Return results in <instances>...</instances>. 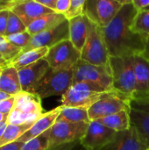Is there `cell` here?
Here are the masks:
<instances>
[{"instance_id": "6da1fadb", "label": "cell", "mask_w": 149, "mask_h": 150, "mask_svg": "<svg viewBox=\"0 0 149 150\" xmlns=\"http://www.w3.org/2000/svg\"><path fill=\"white\" fill-rule=\"evenodd\" d=\"M137 13L133 0H127L112 22L102 28L110 57H133L143 53L147 39L133 30Z\"/></svg>"}, {"instance_id": "7a4b0ae2", "label": "cell", "mask_w": 149, "mask_h": 150, "mask_svg": "<svg viewBox=\"0 0 149 150\" xmlns=\"http://www.w3.org/2000/svg\"><path fill=\"white\" fill-rule=\"evenodd\" d=\"M43 113L41 98L35 93L21 91L15 96V105L8 116L7 124H33Z\"/></svg>"}, {"instance_id": "3957f363", "label": "cell", "mask_w": 149, "mask_h": 150, "mask_svg": "<svg viewBox=\"0 0 149 150\" xmlns=\"http://www.w3.org/2000/svg\"><path fill=\"white\" fill-rule=\"evenodd\" d=\"M109 66L114 91L132 98L136 89L133 56L110 57Z\"/></svg>"}, {"instance_id": "277c9868", "label": "cell", "mask_w": 149, "mask_h": 150, "mask_svg": "<svg viewBox=\"0 0 149 150\" xmlns=\"http://www.w3.org/2000/svg\"><path fill=\"white\" fill-rule=\"evenodd\" d=\"M105 93L107 91L98 85L83 82L76 83L72 84L67 92L61 96V105L89 110Z\"/></svg>"}, {"instance_id": "5b68a950", "label": "cell", "mask_w": 149, "mask_h": 150, "mask_svg": "<svg viewBox=\"0 0 149 150\" xmlns=\"http://www.w3.org/2000/svg\"><path fill=\"white\" fill-rule=\"evenodd\" d=\"M90 83L100 86L107 92H116L112 88L110 66H97L80 60L73 68V84Z\"/></svg>"}, {"instance_id": "8992f818", "label": "cell", "mask_w": 149, "mask_h": 150, "mask_svg": "<svg viewBox=\"0 0 149 150\" xmlns=\"http://www.w3.org/2000/svg\"><path fill=\"white\" fill-rule=\"evenodd\" d=\"M73 84L72 69L50 68L41 80L36 93L41 99L52 96H62Z\"/></svg>"}, {"instance_id": "52a82bcc", "label": "cell", "mask_w": 149, "mask_h": 150, "mask_svg": "<svg viewBox=\"0 0 149 150\" xmlns=\"http://www.w3.org/2000/svg\"><path fill=\"white\" fill-rule=\"evenodd\" d=\"M82 61L97 66H109L110 54L102 28L91 23L88 39L81 50Z\"/></svg>"}, {"instance_id": "ba28073f", "label": "cell", "mask_w": 149, "mask_h": 150, "mask_svg": "<svg viewBox=\"0 0 149 150\" xmlns=\"http://www.w3.org/2000/svg\"><path fill=\"white\" fill-rule=\"evenodd\" d=\"M131 127L149 149V94L133 95L129 102Z\"/></svg>"}, {"instance_id": "9c48e42d", "label": "cell", "mask_w": 149, "mask_h": 150, "mask_svg": "<svg viewBox=\"0 0 149 150\" xmlns=\"http://www.w3.org/2000/svg\"><path fill=\"white\" fill-rule=\"evenodd\" d=\"M127 0H86L84 15L100 28L107 26Z\"/></svg>"}, {"instance_id": "30bf717a", "label": "cell", "mask_w": 149, "mask_h": 150, "mask_svg": "<svg viewBox=\"0 0 149 150\" xmlns=\"http://www.w3.org/2000/svg\"><path fill=\"white\" fill-rule=\"evenodd\" d=\"M131 98L118 92H107L88 110L90 121L97 120L122 111H129Z\"/></svg>"}, {"instance_id": "8fae6325", "label": "cell", "mask_w": 149, "mask_h": 150, "mask_svg": "<svg viewBox=\"0 0 149 150\" xmlns=\"http://www.w3.org/2000/svg\"><path fill=\"white\" fill-rule=\"evenodd\" d=\"M90 123H70L56 121L47 131L49 141V149L81 141L84 136Z\"/></svg>"}, {"instance_id": "7c38bea8", "label": "cell", "mask_w": 149, "mask_h": 150, "mask_svg": "<svg viewBox=\"0 0 149 150\" xmlns=\"http://www.w3.org/2000/svg\"><path fill=\"white\" fill-rule=\"evenodd\" d=\"M45 59L52 69H72L80 61L81 52L67 40L50 47Z\"/></svg>"}, {"instance_id": "4fadbf2b", "label": "cell", "mask_w": 149, "mask_h": 150, "mask_svg": "<svg viewBox=\"0 0 149 150\" xmlns=\"http://www.w3.org/2000/svg\"><path fill=\"white\" fill-rule=\"evenodd\" d=\"M117 133L97 120L90 121L80 142L84 150H103L115 138Z\"/></svg>"}, {"instance_id": "5bb4252c", "label": "cell", "mask_w": 149, "mask_h": 150, "mask_svg": "<svg viewBox=\"0 0 149 150\" xmlns=\"http://www.w3.org/2000/svg\"><path fill=\"white\" fill-rule=\"evenodd\" d=\"M67 40H69V30L68 20L66 19L62 23L50 30L32 35L29 44L22 49L21 53H25L34 48H50L54 45Z\"/></svg>"}, {"instance_id": "9a60e30c", "label": "cell", "mask_w": 149, "mask_h": 150, "mask_svg": "<svg viewBox=\"0 0 149 150\" xmlns=\"http://www.w3.org/2000/svg\"><path fill=\"white\" fill-rule=\"evenodd\" d=\"M49 69L50 66L47 60L44 58L35 63H32L18 70L22 91L28 93H36V91L41 80Z\"/></svg>"}, {"instance_id": "2e32d148", "label": "cell", "mask_w": 149, "mask_h": 150, "mask_svg": "<svg viewBox=\"0 0 149 150\" xmlns=\"http://www.w3.org/2000/svg\"><path fill=\"white\" fill-rule=\"evenodd\" d=\"M11 11L21 19L26 27L37 18L54 12L40 4L37 0H15Z\"/></svg>"}, {"instance_id": "e0dca14e", "label": "cell", "mask_w": 149, "mask_h": 150, "mask_svg": "<svg viewBox=\"0 0 149 150\" xmlns=\"http://www.w3.org/2000/svg\"><path fill=\"white\" fill-rule=\"evenodd\" d=\"M61 106H58L47 112H44L33 124L32 126L17 141L21 142H27L49 130L53 125L56 122L57 118L61 112Z\"/></svg>"}, {"instance_id": "ac0fdd59", "label": "cell", "mask_w": 149, "mask_h": 150, "mask_svg": "<svg viewBox=\"0 0 149 150\" xmlns=\"http://www.w3.org/2000/svg\"><path fill=\"white\" fill-rule=\"evenodd\" d=\"M137 132L131 127L129 130L117 133L112 142L103 150H148Z\"/></svg>"}, {"instance_id": "d6986e66", "label": "cell", "mask_w": 149, "mask_h": 150, "mask_svg": "<svg viewBox=\"0 0 149 150\" xmlns=\"http://www.w3.org/2000/svg\"><path fill=\"white\" fill-rule=\"evenodd\" d=\"M91 23L84 14L68 20L69 40L80 52L88 39Z\"/></svg>"}, {"instance_id": "ffe728a7", "label": "cell", "mask_w": 149, "mask_h": 150, "mask_svg": "<svg viewBox=\"0 0 149 150\" xmlns=\"http://www.w3.org/2000/svg\"><path fill=\"white\" fill-rule=\"evenodd\" d=\"M133 67L136 82L134 95L149 94V61L142 54L133 56Z\"/></svg>"}, {"instance_id": "44dd1931", "label": "cell", "mask_w": 149, "mask_h": 150, "mask_svg": "<svg viewBox=\"0 0 149 150\" xmlns=\"http://www.w3.org/2000/svg\"><path fill=\"white\" fill-rule=\"evenodd\" d=\"M0 91L11 96H16L22 91L18 69L9 64L2 69L0 76Z\"/></svg>"}, {"instance_id": "7402d4cb", "label": "cell", "mask_w": 149, "mask_h": 150, "mask_svg": "<svg viewBox=\"0 0 149 150\" xmlns=\"http://www.w3.org/2000/svg\"><path fill=\"white\" fill-rule=\"evenodd\" d=\"M64 20H66L64 15L56 12H52L34 20L26 27V30L31 35H35L37 33L50 30L57 26Z\"/></svg>"}, {"instance_id": "603a6c76", "label": "cell", "mask_w": 149, "mask_h": 150, "mask_svg": "<svg viewBox=\"0 0 149 150\" xmlns=\"http://www.w3.org/2000/svg\"><path fill=\"white\" fill-rule=\"evenodd\" d=\"M99 123L107 128L116 132H124L131 128V120L129 111H122L111 116L97 120Z\"/></svg>"}, {"instance_id": "cb8c5ba5", "label": "cell", "mask_w": 149, "mask_h": 150, "mask_svg": "<svg viewBox=\"0 0 149 150\" xmlns=\"http://www.w3.org/2000/svg\"><path fill=\"white\" fill-rule=\"evenodd\" d=\"M47 47H40V48H34L25 53H20L11 62V64L15 67L18 70L26 66H29L32 63L39 62L46 57L48 53Z\"/></svg>"}, {"instance_id": "d4e9b609", "label": "cell", "mask_w": 149, "mask_h": 150, "mask_svg": "<svg viewBox=\"0 0 149 150\" xmlns=\"http://www.w3.org/2000/svg\"><path fill=\"white\" fill-rule=\"evenodd\" d=\"M56 121H65V122H70V123H90V122L87 109L63 107V106H61V112Z\"/></svg>"}, {"instance_id": "484cf974", "label": "cell", "mask_w": 149, "mask_h": 150, "mask_svg": "<svg viewBox=\"0 0 149 150\" xmlns=\"http://www.w3.org/2000/svg\"><path fill=\"white\" fill-rule=\"evenodd\" d=\"M32 126V124H25V125L8 124L1 139H0V147L16 142Z\"/></svg>"}, {"instance_id": "4316f807", "label": "cell", "mask_w": 149, "mask_h": 150, "mask_svg": "<svg viewBox=\"0 0 149 150\" xmlns=\"http://www.w3.org/2000/svg\"><path fill=\"white\" fill-rule=\"evenodd\" d=\"M133 30L147 40L149 38V10L138 11L133 24Z\"/></svg>"}, {"instance_id": "83f0119b", "label": "cell", "mask_w": 149, "mask_h": 150, "mask_svg": "<svg viewBox=\"0 0 149 150\" xmlns=\"http://www.w3.org/2000/svg\"><path fill=\"white\" fill-rule=\"evenodd\" d=\"M22 49L11 44L4 36H0V55L9 63H11L20 53Z\"/></svg>"}, {"instance_id": "f1b7e54d", "label": "cell", "mask_w": 149, "mask_h": 150, "mask_svg": "<svg viewBox=\"0 0 149 150\" xmlns=\"http://www.w3.org/2000/svg\"><path fill=\"white\" fill-rule=\"evenodd\" d=\"M26 31V26L25 24L21 21V19L10 10L9 17H8V22H7V27L4 36H9L11 34L18 33Z\"/></svg>"}, {"instance_id": "f546056e", "label": "cell", "mask_w": 149, "mask_h": 150, "mask_svg": "<svg viewBox=\"0 0 149 150\" xmlns=\"http://www.w3.org/2000/svg\"><path fill=\"white\" fill-rule=\"evenodd\" d=\"M49 149V141L47 133L27 142L25 143L21 150H47Z\"/></svg>"}, {"instance_id": "4dcf8cb0", "label": "cell", "mask_w": 149, "mask_h": 150, "mask_svg": "<svg viewBox=\"0 0 149 150\" xmlns=\"http://www.w3.org/2000/svg\"><path fill=\"white\" fill-rule=\"evenodd\" d=\"M32 37V35H31L27 32V30L25 32H22V33L11 34L9 36H4V38L6 39L7 41H9L11 44H12L21 49H23L29 44Z\"/></svg>"}, {"instance_id": "1f68e13d", "label": "cell", "mask_w": 149, "mask_h": 150, "mask_svg": "<svg viewBox=\"0 0 149 150\" xmlns=\"http://www.w3.org/2000/svg\"><path fill=\"white\" fill-rule=\"evenodd\" d=\"M86 1L84 0H70V5L68 11L64 14L67 20H70L74 18L82 16L84 14Z\"/></svg>"}, {"instance_id": "d6a6232c", "label": "cell", "mask_w": 149, "mask_h": 150, "mask_svg": "<svg viewBox=\"0 0 149 150\" xmlns=\"http://www.w3.org/2000/svg\"><path fill=\"white\" fill-rule=\"evenodd\" d=\"M14 105H15V96H12L8 99L2 101L0 103V112L6 116H9V114L11 113V112L14 107Z\"/></svg>"}, {"instance_id": "836d02e7", "label": "cell", "mask_w": 149, "mask_h": 150, "mask_svg": "<svg viewBox=\"0 0 149 150\" xmlns=\"http://www.w3.org/2000/svg\"><path fill=\"white\" fill-rule=\"evenodd\" d=\"M47 150H84V149L83 148L80 141H78V142H75L68 143V144H62L60 146H56V147L48 149Z\"/></svg>"}, {"instance_id": "e575fe53", "label": "cell", "mask_w": 149, "mask_h": 150, "mask_svg": "<svg viewBox=\"0 0 149 150\" xmlns=\"http://www.w3.org/2000/svg\"><path fill=\"white\" fill-rule=\"evenodd\" d=\"M9 12H10L9 9H4V10L0 11V33L2 36L5 35Z\"/></svg>"}, {"instance_id": "d590c367", "label": "cell", "mask_w": 149, "mask_h": 150, "mask_svg": "<svg viewBox=\"0 0 149 150\" xmlns=\"http://www.w3.org/2000/svg\"><path fill=\"white\" fill-rule=\"evenodd\" d=\"M69 5H70V0H57L54 12L64 15L68 11Z\"/></svg>"}, {"instance_id": "8d00e7d4", "label": "cell", "mask_w": 149, "mask_h": 150, "mask_svg": "<svg viewBox=\"0 0 149 150\" xmlns=\"http://www.w3.org/2000/svg\"><path fill=\"white\" fill-rule=\"evenodd\" d=\"M24 145H25L24 142L16 141L14 142H11V143H9V144L0 147V150H21Z\"/></svg>"}, {"instance_id": "74e56055", "label": "cell", "mask_w": 149, "mask_h": 150, "mask_svg": "<svg viewBox=\"0 0 149 150\" xmlns=\"http://www.w3.org/2000/svg\"><path fill=\"white\" fill-rule=\"evenodd\" d=\"M134 7L140 11H145L149 6V0H133Z\"/></svg>"}, {"instance_id": "f35d334b", "label": "cell", "mask_w": 149, "mask_h": 150, "mask_svg": "<svg viewBox=\"0 0 149 150\" xmlns=\"http://www.w3.org/2000/svg\"><path fill=\"white\" fill-rule=\"evenodd\" d=\"M40 4H42L43 6L52 10L53 11H54L55 10V5H56V2L57 0H37Z\"/></svg>"}, {"instance_id": "ab89813d", "label": "cell", "mask_w": 149, "mask_h": 150, "mask_svg": "<svg viewBox=\"0 0 149 150\" xmlns=\"http://www.w3.org/2000/svg\"><path fill=\"white\" fill-rule=\"evenodd\" d=\"M15 0H0V10H4V9H9L13 6Z\"/></svg>"}, {"instance_id": "60d3db41", "label": "cell", "mask_w": 149, "mask_h": 150, "mask_svg": "<svg viewBox=\"0 0 149 150\" xmlns=\"http://www.w3.org/2000/svg\"><path fill=\"white\" fill-rule=\"evenodd\" d=\"M141 54L149 61V38L147 40V41H146V46H145L144 51H143V53Z\"/></svg>"}, {"instance_id": "b9f144b4", "label": "cell", "mask_w": 149, "mask_h": 150, "mask_svg": "<svg viewBox=\"0 0 149 150\" xmlns=\"http://www.w3.org/2000/svg\"><path fill=\"white\" fill-rule=\"evenodd\" d=\"M11 97H12V96H11V95H9V94H7V93H5V92H4V91H0V103H1L2 101L5 100V99L10 98Z\"/></svg>"}, {"instance_id": "7bdbcfd3", "label": "cell", "mask_w": 149, "mask_h": 150, "mask_svg": "<svg viewBox=\"0 0 149 150\" xmlns=\"http://www.w3.org/2000/svg\"><path fill=\"white\" fill-rule=\"evenodd\" d=\"M9 64H11V63H9L8 62H6L1 55H0V69H4V68H5L6 66H8Z\"/></svg>"}, {"instance_id": "ee69618b", "label": "cell", "mask_w": 149, "mask_h": 150, "mask_svg": "<svg viewBox=\"0 0 149 150\" xmlns=\"http://www.w3.org/2000/svg\"><path fill=\"white\" fill-rule=\"evenodd\" d=\"M7 122H4V123H1L0 124V139H1V137H2V135H3V134H4V130H5V128H6V127H7Z\"/></svg>"}, {"instance_id": "f6af8a7d", "label": "cell", "mask_w": 149, "mask_h": 150, "mask_svg": "<svg viewBox=\"0 0 149 150\" xmlns=\"http://www.w3.org/2000/svg\"><path fill=\"white\" fill-rule=\"evenodd\" d=\"M7 120H8V116L0 112V124L4 122H7Z\"/></svg>"}, {"instance_id": "bcb514c9", "label": "cell", "mask_w": 149, "mask_h": 150, "mask_svg": "<svg viewBox=\"0 0 149 150\" xmlns=\"http://www.w3.org/2000/svg\"><path fill=\"white\" fill-rule=\"evenodd\" d=\"M2 69H0V76H1V72H2Z\"/></svg>"}, {"instance_id": "7dc6e473", "label": "cell", "mask_w": 149, "mask_h": 150, "mask_svg": "<svg viewBox=\"0 0 149 150\" xmlns=\"http://www.w3.org/2000/svg\"><path fill=\"white\" fill-rule=\"evenodd\" d=\"M148 10H149V6L147 8V9H146V10H145V11H148Z\"/></svg>"}, {"instance_id": "c3c4849f", "label": "cell", "mask_w": 149, "mask_h": 150, "mask_svg": "<svg viewBox=\"0 0 149 150\" xmlns=\"http://www.w3.org/2000/svg\"><path fill=\"white\" fill-rule=\"evenodd\" d=\"M0 36H2V35H1V33H0Z\"/></svg>"}, {"instance_id": "681fc988", "label": "cell", "mask_w": 149, "mask_h": 150, "mask_svg": "<svg viewBox=\"0 0 149 150\" xmlns=\"http://www.w3.org/2000/svg\"><path fill=\"white\" fill-rule=\"evenodd\" d=\"M148 150H149V149H148Z\"/></svg>"}, {"instance_id": "f907efd6", "label": "cell", "mask_w": 149, "mask_h": 150, "mask_svg": "<svg viewBox=\"0 0 149 150\" xmlns=\"http://www.w3.org/2000/svg\"><path fill=\"white\" fill-rule=\"evenodd\" d=\"M0 11H1V10H0Z\"/></svg>"}]
</instances>
